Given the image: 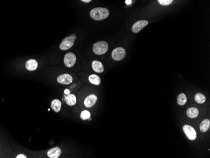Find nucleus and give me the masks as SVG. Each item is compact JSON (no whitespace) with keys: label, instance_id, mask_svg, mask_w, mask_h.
<instances>
[{"label":"nucleus","instance_id":"1","mask_svg":"<svg viewBox=\"0 0 210 158\" xmlns=\"http://www.w3.org/2000/svg\"><path fill=\"white\" fill-rule=\"evenodd\" d=\"M109 11L105 8H95L90 11V16L93 19L100 21L106 19L109 16Z\"/></svg>","mask_w":210,"mask_h":158},{"label":"nucleus","instance_id":"2","mask_svg":"<svg viewBox=\"0 0 210 158\" xmlns=\"http://www.w3.org/2000/svg\"><path fill=\"white\" fill-rule=\"evenodd\" d=\"M93 52L97 55H103L105 54L108 49V44L106 42L100 41L93 45Z\"/></svg>","mask_w":210,"mask_h":158},{"label":"nucleus","instance_id":"3","mask_svg":"<svg viewBox=\"0 0 210 158\" xmlns=\"http://www.w3.org/2000/svg\"><path fill=\"white\" fill-rule=\"evenodd\" d=\"M76 39V37L75 35H70L66 38H65L62 43L60 44L59 47L63 51H66V50L71 48L74 44V40Z\"/></svg>","mask_w":210,"mask_h":158},{"label":"nucleus","instance_id":"4","mask_svg":"<svg viewBox=\"0 0 210 158\" xmlns=\"http://www.w3.org/2000/svg\"><path fill=\"white\" fill-rule=\"evenodd\" d=\"M126 56V51L123 47H117L114 49L112 54V58L114 61H121Z\"/></svg>","mask_w":210,"mask_h":158},{"label":"nucleus","instance_id":"5","mask_svg":"<svg viewBox=\"0 0 210 158\" xmlns=\"http://www.w3.org/2000/svg\"><path fill=\"white\" fill-rule=\"evenodd\" d=\"M64 62L65 66H67L68 68H71L76 63V56L72 52H68L64 56Z\"/></svg>","mask_w":210,"mask_h":158},{"label":"nucleus","instance_id":"6","mask_svg":"<svg viewBox=\"0 0 210 158\" xmlns=\"http://www.w3.org/2000/svg\"><path fill=\"white\" fill-rule=\"evenodd\" d=\"M183 130L185 133V134L186 135L188 138L189 140H194L196 139L197 137L196 132L192 127L188 126V125H185V126H183Z\"/></svg>","mask_w":210,"mask_h":158},{"label":"nucleus","instance_id":"7","mask_svg":"<svg viewBox=\"0 0 210 158\" xmlns=\"http://www.w3.org/2000/svg\"><path fill=\"white\" fill-rule=\"evenodd\" d=\"M149 24V22L147 20H140L133 24L131 28V30L135 34H137L140 32L143 28H145Z\"/></svg>","mask_w":210,"mask_h":158},{"label":"nucleus","instance_id":"8","mask_svg":"<svg viewBox=\"0 0 210 158\" xmlns=\"http://www.w3.org/2000/svg\"><path fill=\"white\" fill-rule=\"evenodd\" d=\"M57 82L63 85H69L72 82V77L69 74H64L57 78Z\"/></svg>","mask_w":210,"mask_h":158},{"label":"nucleus","instance_id":"9","mask_svg":"<svg viewBox=\"0 0 210 158\" xmlns=\"http://www.w3.org/2000/svg\"><path fill=\"white\" fill-rule=\"evenodd\" d=\"M97 99H98L97 97L95 95H90L85 98L84 105L88 108L92 107L96 104Z\"/></svg>","mask_w":210,"mask_h":158},{"label":"nucleus","instance_id":"10","mask_svg":"<svg viewBox=\"0 0 210 158\" xmlns=\"http://www.w3.org/2000/svg\"><path fill=\"white\" fill-rule=\"evenodd\" d=\"M61 154L60 149L58 147H55L50 149L47 152V156L50 158H58Z\"/></svg>","mask_w":210,"mask_h":158},{"label":"nucleus","instance_id":"11","mask_svg":"<svg viewBox=\"0 0 210 158\" xmlns=\"http://www.w3.org/2000/svg\"><path fill=\"white\" fill-rule=\"evenodd\" d=\"M92 68L94 71L98 73H101L104 71L103 65L100 61H94L92 62Z\"/></svg>","mask_w":210,"mask_h":158},{"label":"nucleus","instance_id":"12","mask_svg":"<svg viewBox=\"0 0 210 158\" xmlns=\"http://www.w3.org/2000/svg\"><path fill=\"white\" fill-rule=\"evenodd\" d=\"M26 68L27 70L30 71H35L38 67V63L34 59H30L28 60L26 62Z\"/></svg>","mask_w":210,"mask_h":158},{"label":"nucleus","instance_id":"13","mask_svg":"<svg viewBox=\"0 0 210 158\" xmlns=\"http://www.w3.org/2000/svg\"><path fill=\"white\" fill-rule=\"evenodd\" d=\"M186 114L188 117H189V118H196L198 116L199 111L196 108L191 107L188 109V110L186 111Z\"/></svg>","mask_w":210,"mask_h":158},{"label":"nucleus","instance_id":"14","mask_svg":"<svg viewBox=\"0 0 210 158\" xmlns=\"http://www.w3.org/2000/svg\"><path fill=\"white\" fill-rule=\"evenodd\" d=\"M65 101L68 105L73 106L76 103V97L72 94H69L65 97Z\"/></svg>","mask_w":210,"mask_h":158},{"label":"nucleus","instance_id":"15","mask_svg":"<svg viewBox=\"0 0 210 158\" xmlns=\"http://www.w3.org/2000/svg\"><path fill=\"white\" fill-rule=\"evenodd\" d=\"M210 126V120L209 119H205L201 122L200 124V130L202 132H207Z\"/></svg>","mask_w":210,"mask_h":158},{"label":"nucleus","instance_id":"16","mask_svg":"<svg viewBox=\"0 0 210 158\" xmlns=\"http://www.w3.org/2000/svg\"><path fill=\"white\" fill-rule=\"evenodd\" d=\"M61 102L59 99H53L51 103V108L55 112L60 111L61 109Z\"/></svg>","mask_w":210,"mask_h":158},{"label":"nucleus","instance_id":"17","mask_svg":"<svg viewBox=\"0 0 210 158\" xmlns=\"http://www.w3.org/2000/svg\"><path fill=\"white\" fill-rule=\"evenodd\" d=\"M89 81L93 85H99L101 83V80L100 77L96 74H92L89 76Z\"/></svg>","mask_w":210,"mask_h":158},{"label":"nucleus","instance_id":"18","mask_svg":"<svg viewBox=\"0 0 210 158\" xmlns=\"http://www.w3.org/2000/svg\"><path fill=\"white\" fill-rule=\"evenodd\" d=\"M187 102V97L184 93H181L178 97V103L179 105H184Z\"/></svg>","mask_w":210,"mask_h":158},{"label":"nucleus","instance_id":"19","mask_svg":"<svg viewBox=\"0 0 210 158\" xmlns=\"http://www.w3.org/2000/svg\"><path fill=\"white\" fill-rule=\"evenodd\" d=\"M195 101L197 103H199V104H202V103H204L206 101V97H204V95L202 93H197L195 97Z\"/></svg>","mask_w":210,"mask_h":158},{"label":"nucleus","instance_id":"20","mask_svg":"<svg viewBox=\"0 0 210 158\" xmlns=\"http://www.w3.org/2000/svg\"><path fill=\"white\" fill-rule=\"evenodd\" d=\"M90 117H91V114L89 111H88L87 110H84L81 112V118L82 120H88L90 118Z\"/></svg>","mask_w":210,"mask_h":158},{"label":"nucleus","instance_id":"21","mask_svg":"<svg viewBox=\"0 0 210 158\" xmlns=\"http://www.w3.org/2000/svg\"><path fill=\"white\" fill-rule=\"evenodd\" d=\"M174 0H158V2L160 5L163 6H167L169 5L173 2Z\"/></svg>","mask_w":210,"mask_h":158},{"label":"nucleus","instance_id":"22","mask_svg":"<svg viewBox=\"0 0 210 158\" xmlns=\"http://www.w3.org/2000/svg\"><path fill=\"white\" fill-rule=\"evenodd\" d=\"M16 158H26L27 156L24 154H19L16 157Z\"/></svg>","mask_w":210,"mask_h":158},{"label":"nucleus","instance_id":"23","mask_svg":"<svg viewBox=\"0 0 210 158\" xmlns=\"http://www.w3.org/2000/svg\"><path fill=\"white\" fill-rule=\"evenodd\" d=\"M64 93L65 94V95H69V94H70V91H69V90H65V91H64Z\"/></svg>","mask_w":210,"mask_h":158},{"label":"nucleus","instance_id":"24","mask_svg":"<svg viewBox=\"0 0 210 158\" xmlns=\"http://www.w3.org/2000/svg\"><path fill=\"white\" fill-rule=\"evenodd\" d=\"M81 1H83V2H84V3H89V2H91V0H81Z\"/></svg>","mask_w":210,"mask_h":158},{"label":"nucleus","instance_id":"25","mask_svg":"<svg viewBox=\"0 0 210 158\" xmlns=\"http://www.w3.org/2000/svg\"><path fill=\"white\" fill-rule=\"evenodd\" d=\"M131 0H126V3L127 5H130V4H131Z\"/></svg>","mask_w":210,"mask_h":158}]
</instances>
